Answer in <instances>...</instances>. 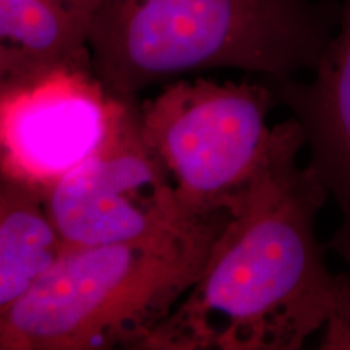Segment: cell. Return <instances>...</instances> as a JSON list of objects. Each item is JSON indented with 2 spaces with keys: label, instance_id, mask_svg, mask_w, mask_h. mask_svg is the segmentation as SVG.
<instances>
[{
  "label": "cell",
  "instance_id": "ba28073f",
  "mask_svg": "<svg viewBox=\"0 0 350 350\" xmlns=\"http://www.w3.org/2000/svg\"><path fill=\"white\" fill-rule=\"evenodd\" d=\"M104 2L0 0V86L62 65H93L90 36Z\"/></svg>",
  "mask_w": 350,
  "mask_h": 350
},
{
  "label": "cell",
  "instance_id": "5b68a950",
  "mask_svg": "<svg viewBox=\"0 0 350 350\" xmlns=\"http://www.w3.org/2000/svg\"><path fill=\"white\" fill-rule=\"evenodd\" d=\"M138 106L126 99L107 143L47 190V209L68 248L159 242L213 219L183 213L167 169L142 137Z\"/></svg>",
  "mask_w": 350,
  "mask_h": 350
},
{
  "label": "cell",
  "instance_id": "9c48e42d",
  "mask_svg": "<svg viewBox=\"0 0 350 350\" xmlns=\"http://www.w3.org/2000/svg\"><path fill=\"white\" fill-rule=\"evenodd\" d=\"M46 193L13 178L0 182V312L28 294L68 248Z\"/></svg>",
  "mask_w": 350,
  "mask_h": 350
},
{
  "label": "cell",
  "instance_id": "6da1fadb",
  "mask_svg": "<svg viewBox=\"0 0 350 350\" xmlns=\"http://www.w3.org/2000/svg\"><path fill=\"white\" fill-rule=\"evenodd\" d=\"M299 120L274 125L265 161L227 208L198 281L144 349L295 350L323 329L338 286L317 239L329 198L308 164Z\"/></svg>",
  "mask_w": 350,
  "mask_h": 350
},
{
  "label": "cell",
  "instance_id": "7a4b0ae2",
  "mask_svg": "<svg viewBox=\"0 0 350 350\" xmlns=\"http://www.w3.org/2000/svg\"><path fill=\"white\" fill-rule=\"evenodd\" d=\"M339 16L336 0H106L90 49L119 99L213 68L279 81L317 68Z\"/></svg>",
  "mask_w": 350,
  "mask_h": 350
},
{
  "label": "cell",
  "instance_id": "3957f363",
  "mask_svg": "<svg viewBox=\"0 0 350 350\" xmlns=\"http://www.w3.org/2000/svg\"><path fill=\"white\" fill-rule=\"evenodd\" d=\"M227 217L159 242L67 248L28 294L0 312V350L144 349L198 281Z\"/></svg>",
  "mask_w": 350,
  "mask_h": 350
},
{
  "label": "cell",
  "instance_id": "8992f818",
  "mask_svg": "<svg viewBox=\"0 0 350 350\" xmlns=\"http://www.w3.org/2000/svg\"><path fill=\"white\" fill-rule=\"evenodd\" d=\"M125 106L93 65H62L0 86L2 177L47 191L107 143Z\"/></svg>",
  "mask_w": 350,
  "mask_h": 350
},
{
  "label": "cell",
  "instance_id": "52a82bcc",
  "mask_svg": "<svg viewBox=\"0 0 350 350\" xmlns=\"http://www.w3.org/2000/svg\"><path fill=\"white\" fill-rule=\"evenodd\" d=\"M301 83L266 80L278 104L294 113L310 150L308 165L327 188L340 211V226L327 248L350 269V0L340 2L336 33Z\"/></svg>",
  "mask_w": 350,
  "mask_h": 350
},
{
  "label": "cell",
  "instance_id": "30bf717a",
  "mask_svg": "<svg viewBox=\"0 0 350 350\" xmlns=\"http://www.w3.org/2000/svg\"><path fill=\"white\" fill-rule=\"evenodd\" d=\"M319 349L350 350V269L338 274V286L323 326Z\"/></svg>",
  "mask_w": 350,
  "mask_h": 350
},
{
  "label": "cell",
  "instance_id": "277c9868",
  "mask_svg": "<svg viewBox=\"0 0 350 350\" xmlns=\"http://www.w3.org/2000/svg\"><path fill=\"white\" fill-rule=\"evenodd\" d=\"M274 106L268 83L209 78L175 80L139 104L142 137L167 169L188 217L227 213L250 183L273 142Z\"/></svg>",
  "mask_w": 350,
  "mask_h": 350
}]
</instances>
